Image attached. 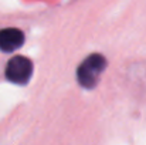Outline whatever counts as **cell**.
Instances as JSON below:
<instances>
[{"label": "cell", "instance_id": "1", "mask_svg": "<svg viewBox=\"0 0 146 145\" xmlns=\"http://www.w3.org/2000/svg\"><path fill=\"white\" fill-rule=\"evenodd\" d=\"M106 67V60L101 54L88 55L77 70V80L84 88H94L99 81L102 71Z\"/></svg>", "mask_w": 146, "mask_h": 145}, {"label": "cell", "instance_id": "2", "mask_svg": "<svg viewBox=\"0 0 146 145\" xmlns=\"http://www.w3.org/2000/svg\"><path fill=\"white\" fill-rule=\"evenodd\" d=\"M33 74V63L23 55H16L6 65V77L14 84H27Z\"/></svg>", "mask_w": 146, "mask_h": 145}, {"label": "cell", "instance_id": "3", "mask_svg": "<svg viewBox=\"0 0 146 145\" xmlns=\"http://www.w3.org/2000/svg\"><path fill=\"white\" fill-rule=\"evenodd\" d=\"M24 34L19 29H1L0 30V50L4 53H13L23 46Z\"/></svg>", "mask_w": 146, "mask_h": 145}]
</instances>
